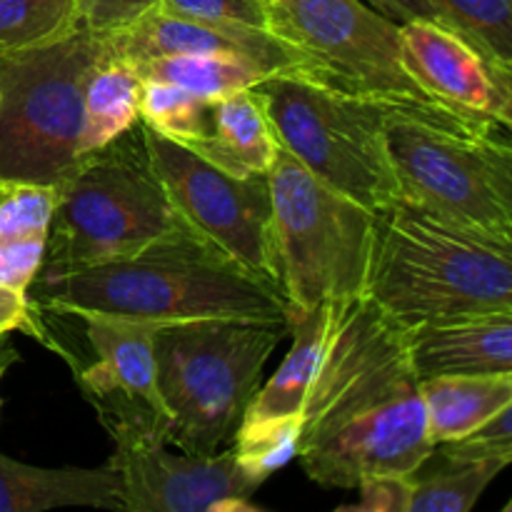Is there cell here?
I'll return each mask as SVG.
<instances>
[{
	"instance_id": "cell-1",
	"label": "cell",
	"mask_w": 512,
	"mask_h": 512,
	"mask_svg": "<svg viewBox=\"0 0 512 512\" xmlns=\"http://www.w3.org/2000/svg\"><path fill=\"white\" fill-rule=\"evenodd\" d=\"M435 455L405 325L368 293L335 300V320L303 408L298 458L325 488L415 475Z\"/></svg>"
},
{
	"instance_id": "cell-33",
	"label": "cell",
	"mask_w": 512,
	"mask_h": 512,
	"mask_svg": "<svg viewBox=\"0 0 512 512\" xmlns=\"http://www.w3.org/2000/svg\"><path fill=\"white\" fill-rule=\"evenodd\" d=\"M415 475H375L358 485L360 500L340 510L353 512H410Z\"/></svg>"
},
{
	"instance_id": "cell-24",
	"label": "cell",
	"mask_w": 512,
	"mask_h": 512,
	"mask_svg": "<svg viewBox=\"0 0 512 512\" xmlns=\"http://www.w3.org/2000/svg\"><path fill=\"white\" fill-rule=\"evenodd\" d=\"M78 28L75 0H0V55L58 43Z\"/></svg>"
},
{
	"instance_id": "cell-10",
	"label": "cell",
	"mask_w": 512,
	"mask_h": 512,
	"mask_svg": "<svg viewBox=\"0 0 512 512\" xmlns=\"http://www.w3.org/2000/svg\"><path fill=\"white\" fill-rule=\"evenodd\" d=\"M113 440L108 463L123 483L125 512H253L258 480L233 450L198 458L168 453V418L123 395L88 400Z\"/></svg>"
},
{
	"instance_id": "cell-13",
	"label": "cell",
	"mask_w": 512,
	"mask_h": 512,
	"mask_svg": "<svg viewBox=\"0 0 512 512\" xmlns=\"http://www.w3.org/2000/svg\"><path fill=\"white\" fill-rule=\"evenodd\" d=\"M103 38L110 55H118L135 65L165 55L233 53L248 58L268 75H295L300 70V55L295 53L293 45L270 30L200 23L160 10H153L130 28Z\"/></svg>"
},
{
	"instance_id": "cell-34",
	"label": "cell",
	"mask_w": 512,
	"mask_h": 512,
	"mask_svg": "<svg viewBox=\"0 0 512 512\" xmlns=\"http://www.w3.org/2000/svg\"><path fill=\"white\" fill-rule=\"evenodd\" d=\"M365 3L393 18L395 23H405L413 18H435V10L430 8L428 0H365Z\"/></svg>"
},
{
	"instance_id": "cell-22",
	"label": "cell",
	"mask_w": 512,
	"mask_h": 512,
	"mask_svg": "<svg viewBox=\"0 0 512 512\" xmlns=\"http://www.w3.org/2000/svg\"><path fill=\"white\" fill-rule=\"evenodd\" d=\"M143 80H165L205 100H218L238 90L255 88L270 78L263 68L233 53H183L145 60L138 65Z\"/></svg>"
},
{
	"instance_id": "cell-15",
	"label": "cell",
	"mask_w": 512,
	"mask_h": 512,
	"mask_svg": "<svg viewBox=\"0 0 512 512\" xmlns=\"http://www.w3.org/2000/svg\"><path fill=\"white\" fill-rule=\"evenodd\" d=\"M420 378L512 370V305L405 325Z\"/></svg>"
},
{
	"instance_id": "cell-25",
	"label": "cell",
	"mask_w": 512,
	"mask_h": 512,
	"mask_svg": "<svg viewBox=\"0 0 512 512\" xmlns=\"http://www.w3.org/2000/svg\"><path fill=\"white\" fill-rule=\"evenodd\" d=\"M210 105L180 85L165 80H143L140 120L163 138L193 148L210 133Z\"/></svg>"
},
{
	"instance_id": "cell-8",
	"label": "cell",
	"mask_w": 512,
	"mask_h": 512,
	"mask_svg": "<svg viewBox=\"0 0 512 512\" xmlns=\"http://www.w3.org/2000/svg\"><path fill=\"white\" fill-rule=\"evenodd\" d=\"M108 55L103 35L0 55V178L58 185L78 163L83 90Z\"/></svg>"
},
{
	"instance_id": "cell-31",
	"label": "cell",
	"mask_w": 512,
	"mask_h": 512,
	"mask_svg": "<svg viewBox=\"0 0 512 512\" xmlns=\"http://www.w3.org/2000/svg\"><path fill=\"white\" fill-rule=\"evenodd\" d=\"M160 8V0H75L78 25L95 35H113L130 28Z\"/></svg>"
},
{
	"instance_id": "cell-3",
	"label": "cell",
	"mask_w": 512,
	"mask_h": 512,
	"mask_svg": "<svg viewBox=\"0 0 512 512\" xmlns=\"http://www.w3.org/2000/svg\"><path fill=\"white\" fill-rule=\"evenodd\" d=\"M368 295L403 325L512 305V233L400 195L378 213Z\"/></svg>"
},
{
	"instance_id": "cell-38",
	"label": "cell",
	"mask_w": 512,
	"mask_h": 512,
	"mask_svg": "<svg viewBox=\"0 0 512 512\" xmlns=\"http://www.w3.org/2000/svg\"><path fill=\"white\" fill-rule=\"evenodd\" d=\"M268 3H270V5H273V3H278V0H268Z\"/></svg>"
},
{
	"instance_id": "cell-37",
	"label": "cell",
	"mask_w": 512,
	"mask_h": 512,
	"mask_svg": "<svg viewBox=\"0 0 512 512\" xmlns=\"http://www.w3.org/2000/svg\"><path fill=\"white\" fill-rule=\"evenodd\" d=\"M505 512H512V498L508 500V503H505V508H503Z\"/></svg>"
},
{
	"instance_id": "cell-30",
	"label": "cell",
	"mask_w": 512,
	"mask_h": 512,
	"mask_svg": "<svg viewBox=\"0 0 512 512\" xmlns=\"http://www.w3.org/2000/svg\"><path fill=\"white\" fill-rule=\"evenodd\" d=\"M443 460H503L512 465V403L475 433L435 448Z\"/></svg>"
},
{
	"instance_id": "cell-18",
	"label": "cell",
	"mask_w": 512,
	"mask_h": 512,
	"mask_svg": "<svg viewBox=\"0 0 512 512\" xmlns=\"http://www.w3.org/2000/svg\"><path fill=\"white\" fill-rule=\"evenodd\" d=\"M193 153L235 178L268 175L278 158V135L253 88L238 90L210 105V133Z\"/></svg>"
},
{
	"instance_id": "cell-14",
	"label": "cell",
	"mask_w": 512,
	"mask_h": 512,
	"mask_svg": "<svg viewBox=\"0 0 512 512\" xmlns=\"http://www.w3.org/2000/svg\"><path fill=\"white\" fill-rule=\"evenodd\" d=\"M400 40L410 73L428 93L493 118L500 100L493 70L463 35L438 18H413L400 23Z\"/></svg>"
},
{
	"instance_id": "cell-9",
	"label": "cell",
	"mask_w": 512,
	"mask_h": 512,
	"mask_svg": "<svg viewBox=\"0 0 512 512\" xmlns=\"http://www.w3.org/2000/svg\"><path fill=\"white\" fill-rule=\"evenodd\" d=\"M253 90L280 148L315 178L373 213L403 195L388 143L390 115L383 108L300 75H270Z\"/></svg>"
},
{
	"instance_id": "cell-27",
	"label": "cell",
	"mask_w": 512,
	"mask_h": 512,
	"mask_svg": "<svg viewBox=\"0 0 512 512\" xmlns=\"http://www.w3.org/2000/svg\"><path fill=\"white\" fill-rule=\"evenodd\" d=\"M303 418H283L270 423H240L233 435V453L240 468L260 485L280 468L298 458Z\"/></svg>"
},
{
	"instance_id": "cell-28",
	"label": "cell",
	"mask_w": 512,
	"mask_h": 512,
	"mask_svg": "<svg viewBox=\"0 0 512 512\" xmlns=\"http://www.w3.org/2000/svg\"><path fill=\"white\" fill-rule=\"evenodd\" d=\"M55 200V185L0 178V243L48 238Z\"/></svg>"
},
{
	"instance_id": "cell-11",
	"label": "cell",
	"mask_w": 512,
	"mask_h": 512,
	"mask_svg": "<svg viewBox=\"0 0 512 512\" xmlns=\"http://www.w3.org/2000/svg\"><path fill=\"white\" fill-rule=\"evenodd\" d=\"M388 143L405 198L440 215L512 233V143L393 118Z\"/></svg>"
},
{
	"instance_id": "cell-26",
	"label": "cell",
	"mask_w": 512,
	"mask_h": 512,
	"mask_svg": "<svg viewBox=\"0 0 512 512\" xmlns=\"http://www.w3.org/2000/svg\"><path fill=\"white\" fill-rule=\"evenodd\" d=\"M448 468L428 478L415 475L410 512H470L508 465L503 460H445Z\"/></svg>"
},
{
	"instance_id": "cell-7",
	"label": "cell",
	"mask_w": 512,
	"mask_h": 512,
	"mask_svg": "<svg viewBox=\"0 0 512 512\" xmlns=\"http://www.w3.org/2000/svg\"><path fill=\"white\" fill-rule=\"evenodd\" d=\"M290 318L368 293L378 213L315 178L285 148L268 170Z\"/></svg>"
},
{
	"instance_id": "cell-12",
	"label": "cell",
	"mask_w": 512,
	"mask_h": 512,
	"mask_svg": "<svg viewBox=\"0 0 512 512\" xmlns=\"http://www.w3.org/2000/svg\"><path fill=\"white\" fill-rule=\"evenodd\" d=\"M143 138L178 218L285 298L268 175L223 173L145 123Z\"/></svg>"
},
{
	"instance_id": "cell-36",
	"label": "cell",
	"mask_w": 512,
	"mask_h": 512,
	"mask_svg": "<svg viewBox=\"0 0 512 512\" xmlns=\"http://www.w3.org/2000/svg\"><path fill=\"white\" fill-rule=\"evenodd\" d=\"M15 363H18V353H15V348L0 340V380H3V375L8 373L10 365Z\"/></svg>"
},
{
	"instance_id": "cell-23",
	"label": "cell",
	"mask_w": 512,
	"mask_h": 512,
	"mask_svg": "<svg viewBox=\"0 0 512 512\" xmlns=\"http://www.w3.org/2000/svg\"><path fill=\"white\" fill-rule=\"evenodd\" d=\"M435 18L463 35L485 63L512 73V0H428Z\"/></svg>"
},
{
	"instance_id": "cell-2",
	"label": "cell",
	"mask_w": 512,
	"mask_h": 512,
	"mask_svg": "<svg viewBox=\"0 0 512 512\" xmlns=\"http://www.w3.org/2000/svg\"><path fill=\"white\" fill-rule=\"evenodd\" d=\"M35 303L55 315H108L155 325L190 320L290 323L288 300L185 223L128 258L38 280Z\"/></svg>"
},
{
	"instance_id": "cell-4",
	"label": "cell",
	"mask_w": 512,
	"mask_h": 512,
	"mask_svg": "<svg viewBox=\"0 0 512 512\" xmlns=\"http://www.w3.org/2000/svg\"><path fill=\"white\" fill-rule=\"evenodd\" d=\"M270 18L273 33L300 55V78L375 103L390 120L453 133L498 130L490 115L428 93L405 63L400 23L365 0H278L270 5Z\"/></svg>"
},
{
	"instance_id": "cell-5",
	"label": "cell",
	"mask_w": 512,
	"mask_h": 512,
	"mask_svg": "<svg viewBox=\"0 0 512 512\" xmlns=\"http://www.w3.org/2000/svg\"><path fill=\"white\" fill-rule=\"evenodd\" d=\"M55 190L38 280L128 258L183 223L153 168L143 120L105 148L78 158Z\"/></svg>"
},
{
	"instance_id": "cell-6",
	"label": "cell",
	"mask_w": 512,
	"mask_h": 512,
	"mask_svg": "<svg viewBox=\"0 0 512 512\" xmlns=\"http://www.w3.org/2000/svg\"><path fill=\"white\" fill-rule=\"evenodd\" d=\"M290 323L190 320L155 333L158 388L168 413V443L180 453L218 455L243 423L265 363Z\"/></svg>"
},
{
	"instance_id": "cell-29",
	"label": "cell",
	"mask_w": 512,
	"mask_h": 512,
	"mask_svg": "<svg viewBox=\"0 0 512 512\" xmlns=\"http://www.w3.org/2000/svg\"><path fill=\"white\" fill-rule=\"evenodd\" d=\"M158 10L200 23L238 25L273 33L268 0H160Z\"/></svg>"
},
{
	"instance_id": "cell-16",
	"label": "cell",
	"mask_w": 512,
	"mask_h": 512,
	"mask_svg": "<svg viewBox=\"0 0 512 512\" xmlns=\"http://www.w3.org/2000/svg\"><path fill=\"white\" fill-rule=\"evenodd\" d=\"M80 320L85 323V335L95 353V363L85 368L73 365L85 398L120 393L168 418L160 398L155 365V333L160 325L108 315H83Z\"/></svg>"
},
{
	"instance_id": "cell-19",
	"label": "cell",
	"mask_w": 512,
	"mask_h": 512,
	"mask_svg": "<svg viewBox=\"0 0 512 512\" xmlns=\"http://www.w3.org/2000/svg\"><path fill=\"white\" fill-rule=\"evenodd\" d=\"M335 320V300L315 305L308 313L290 318V345L288 355L265 388H258L255 398L245 410L243 423H270L283 418H303L305 400H308L310 385L320 368L325 348H328L330 333Z\"/></svg>"
},
{
	"instance_id": "cell-20",
	"label": "cell",
	"mask_w": 512,
	"mask_h": 512,
	"mask_svg": "<svg viewBox=\"0 0 512 512\" xmlns=\"http://www.w3.org/2000/svg\"><path fill=\"white\" fill-rule=\"evenodd\" d=\"M435 448L475 433L512 403V370L420 378Z\"/></svg>"
},
{
	"instance_id": "cell-32",
	"label": "cell",
	"mask_w": 512,
	"mask_h": 512,
	"mask_svg": "<svg viewBox=\"0 0 512 512\" xmlns=\"http://www.w3.org/2000/svg\"><path fill=\"white\" fill-rule=\"evenodd\" d=\"M48 238H25L0 243V285L28 293L38 280Z\"/></svg>"
},
{
	"instance_id": "cell-17",
	"label": "cell",
	"mask_w": 512,
	"mask_h": 512,
	"mask_svg": "<svg viewBox=\"0 0 512 512\" xmlns=\"http://www.w3.org/2000/svg\"><path fill=\"white\" fill-rule=\"evenodd\" d=\"M58 508L123 510V483L110 463L100 468H35L0 453V512Z\"/></svg>"
},
{
	"instance_id": "cell-35",
	"label": "cell",
	"mask_w": 512,
	"mask_h": 512,
	"mask_svg": "<svg viewBox=\"0 0 512 512\" xmlns=\"http://www.w3.org/2000/svg\"><path fill=\"white\" fill-rule=\"evenodd\" d=\"M493 70V78H495V85H498V93H500V100H498V110H495V123H498V128L505 130V138L512 143V73H505V70Z\"/></svg>"
},
{
	"instance_id": "cell-21",
	"label": "cell",
	"mask_w": 512,
	"mask_h": 512,
	"mask_svg": "<svg viewBox=\"0 0 512 512\" xmlns=\"http://www.w3.org/2000/svg\"><path fill=\"white\" fill-rule=\"evenodd\" d=\"M143 78L138 65L118 55H105L85 80L80 158L105 148L140 123Z\"/></svg>"
}]
</instances>
